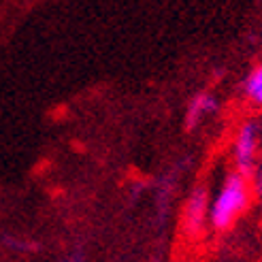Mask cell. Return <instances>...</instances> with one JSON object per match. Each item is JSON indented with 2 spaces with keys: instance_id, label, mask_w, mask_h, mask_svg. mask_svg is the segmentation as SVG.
Here are the masks:
<instances>
[{
  "instance_id": "cell-2",
  "label": "cell",
  "mask_w": 262,
  "mask_h": 262,
  "mask_svg": "<svg viewBox=\"0 0 262 262\" xmlns=\"http://www.w3.org/2000/svg\"><path fill=\"white\" fill-rule=\"evenodd\" d=\"M256 147H258V130L252 122H245L239 128L237 139H234V162H237L239 173L245 177L252 173Z\"/></svg>"
},
{
  "instance_id": "cell-3",
  "label": "cell",
  "mask_w": 262,
  "mask_h": 262,
  "mask_svg": "<svg viewBox=\"0 0 262 262\" xmlns=\"http://www.w3.org/2000/svg\"><path fill=\"white\" fill-rule=\"evenodd\" d=\"M209 194L205 188H196L183 209V228L188 234H199L205 228V222L209 220Z\"/></svg>"
},
{
  "instance_id": "cell-1",
  "label": "cell",
  "mask_w": 262,
  "mask_h": 262,
  "mask_svg": "<svg viewBox=\"0 0 262 262\" xmlns=\"http://www.w3.org/2000/svg\"><path fill=\"white\" fill-rule=\"evenodd\" d=\"M247 203H250L247 177L241 175L239 171L228 173L220 192L211 201V207H209V224L215 230L230 228L234 222L239 220V215L247 209Z\"/></svg>"
},
{
  "instance_id": "cell-7",
  "label": "cell",
  "mask_w": 262,
  "mask_h": 262,
  "mask_svg": "<svg viewBox=\"0 0 262 262\" xmlns=\"http://www.w3.org/2000/svg\"><path fill=\"white\" fill-rule=\"evenodd\" d=\"M67 262H81V260H79V258H69Z\"/></svg>"
},
{
  "instance_id": "cell-4",
  "label": "cell",
  "mask_w": 262,
  "mask_h": 262,
  "mask_svg": "<svg viewBox=\"0 0 262 262\" xmlns=\"http://www.w3.org/2000/svg\"><path fill=\"white\" fill-rule=\"evenodd\" d=\"M215 98L211 94H207V92H201V94H196L190 104H188V111H186V126L188 128H194L199 126L207 115H211L215 111Z\"/></svg>"
},
{
  "instance_id": "cell-6",
  "label": "cell",
  "mask_w": 262,
  "mask_h": 262,
  "mask_svg": "<svg viewBox=\"0 0 262 262\" xmlns=\"http://www.w3.org/2000/svg\"><path fill=\"white\" fill-rule=\"evenodd\" d=\"M252 100H254V102H258V104H262V90L258 92V94H256V96H254Z\"/></svg>"
},
{
  "instance_id": "cell-5",
  "label": "cell",
  "mask_w": 262,
  "mask_h": 262,
  "mask_svg": "<svg viewBox=\"0 0 262 262\" xmlns=\"http://www.w3.org/2000/svg\"><path fill=\"white\" fill-rule=\"evenodd\" d=\"M260 90H262V64H260V67L250 77H247V81H245V94L250 96V98H254Z\"/></svg>"
}]
</instances>
